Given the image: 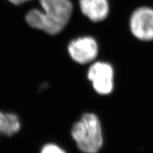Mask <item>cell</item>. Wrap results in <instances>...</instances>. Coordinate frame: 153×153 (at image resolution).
Returning <instances> with one entry per match:
<instances>
[{
	"label": "cell",
	"mask_w": 153,
	"mask_h": 153,
	"mask_svg": "<svg viewBox=\"0 0 153 153\" xmlns=\"http://www.w3.org/2000/svg\"><path fill=\"white\" fill-rule=\"evenodd\" d=\"M39 2L43 10L28 11L26 16L28 24L50 35L61 33L72 18L74 7L71 0H39Z\"/></svg>",
	"instance_id": "1"
},
{
	"label": "cell",
	"mask_w": 153,
	"mask_h": 153,
	"mask_svg": "<svg viewBox=\"0 0 153 153\" xmlns=\"http://www.w3.org/2000/svg\"><path fill=\"white\" fill-rule=\"evenodd\" d=\"M70 136L82 153H97L104 144V133L97 115L87 112L72 124Z\"/></svg>",
	"instance_id": "2"
},
{
	"label": "cell",
	"mask_w": 153,
	"mask_h": 153,
	"mask_svg": "<svg viewBox=\"0 0 153 153\" xmlns=\"http://www.w3.org/2000/svg\"><path fill=\"white\" fill-rule=\"evenodd\" d=\"M131 36L143 43L153 41V7L140 5L135 7L128 19Z\"/></svg>",
	"instance_id": "3"
},
{
	"label": "cell",
	"mask_w": 153,
	"mask_h": 153,
	"mask_svg": "<svg viewBox=\"0 0 153 153\" xmlns=\"http://www.w3.org/2000/svg\"><path fill=\"white\" fill-rule=\"evenodd\" d=\"M87 77L94 90L99 95H109L114 90V68L107 61L97 60L89 65Z\"/></svg>",
	"instance_id": "4"
},
{
	"label": "cell",
	"mask_w": 153,
	"mask_h": 153,
	"mask_svg": "<svg viewBox=\"0 0 153 153\" xmlns=\"http://www.w3.org/2000/svg\"><path fill=\"white\" fill-rule=\"evenodd\" d=\"M68 53L72 62L76 64L89 65L98 58L99 42L94 36H79L69 42Z\"/></svg>",
	"instance_id": "5"
},
{
	"label": "cell",
	"mask_w": 153,
	"mask_h": 153,
	"mask_svg": "<svg viewBox=\"0 0 153 153\" xmlns=\"http://www.w3.org/2000/svg\"><path fill=\"white\" fill-rule=\"evenodd\" d=\"M80 11L93 24L106 22L111 12L110 0H79Z\"/></svg>",
	"instance_id": "6"
},
{
	"label": "cell",
	"mask_w": 153,
	"mask_h": 153,
	"mask_svg": "<svg viewBox=\"0 0 153 153\" xmlns=\"http://www.w3.org/2000/svg\"><path fill=\"white\" fill-rule=\"evenodd\" d=\"M22 121L16 114L0 111V134L13 136L21 130Z\"/></svg>",
	"instance_id": "7"
},
{
	"label": "cell",
	"mask_w": 153,
	"mask_h": 153,
	"mask_svg": "<svg viewBox=\"0 0 153 153\" xmlns=\"http://www.w3.org/2000/svg\"><path fill=\"white\" fill-rule=\"evenodd\" d=\"M40 153H68L65 149L56 143H50L41 148Z\"/></svg>",
	"instance_id": "8"
},
{
	"label": "cell",
	"mask_w": 153,
	"mask_h": 153,
	"mask_svg": "<svg viewBox=\"0 0 153 153\" xmlns=\"http://www.w3.org/2000/svg\"><path fill=\"white\" fill-rule=\"evenodd\" d=\"M8 1H10L11 3L14 4L18 5V4H21L26 2V1H30V0H8Z\"/></svg>",
	"instance_id": "9"
}]
</instances>
